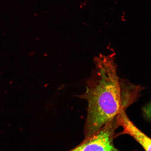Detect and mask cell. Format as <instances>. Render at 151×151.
Masks as SVG:
<instances>
[{
  "mask_svg": "<svg viewBox=\"0 0 151 151\" xmlns=\"http://www.w3.org/2000/svg\"><path fill=\"white\" fill-rule=\"evenodd\" d=\"M119 127L116 116L99 131L69 151H120L115 147L113 140Z\"/></svg>",
  "mask_w": 151,
  "mask_h": 151,
  "instance_id": "2",
  "label": "cell"
},
{
  "mask_svg": "<svg viewBox=\"0 0 151 151\" xmlns=\"http://www.w3.org/2000/svg\"><path fill=\"white\" fill-rule=\"evenodd\" d=\"M125 112L126 111L122 110L116 116L119 126H121L123 128V131L116 136L123 134L131 135L141 145L145 151H151L150 139L130 120Z\"/></svg>",
  "mask_w": 151,
  "mask_h": 151,
  "instance_id": "3",
  "label": "cell"
},
{
  "mask_svg": "<svg viewBox=\"0 0 151 151\" xmlns=\"http://www.w3.org/2000/svg\"><path fill=\"white\" fill-rule=\"evenodd\" d=\"M93 63L86 91L78 96L88 103L85 138L99 131L122 110L126 111L145 88L119 76L114 54H99L94 58Z\"/></svg>",
  "mask_w": 151,
  "mask_h": 151,
  "instance_id": "1",
  "label": "cell"
}]
</instances>
